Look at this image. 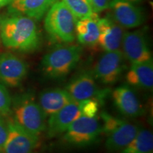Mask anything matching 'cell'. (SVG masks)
<instances>
[{
	"label": "cell",
	"mask_w": 153,
	"mask_h": 153,
	"mask_svg": "<svg viewBox=\"0 0 153 153\" xmlns=\"http://www.w3.org/2000/svg\"><path fill=\"white\" fill-rule=\"evenodd\" d=\"M0 153H1V151H0Z\"/></svg>",
	"instance_id": "cell-28"
},
{
	"label": "cell",
	"mask_w": 153,
	"mask_h": 153,
	"mask_svg": "<svg viewBox=\"0 0 153 153\" xmlns=\"http://www.w3.org/2000/svg\"><path fill=\"white\" fill-rule=\"evenodd\" d=\"M82 116L94 117L97 114L101 104L94 99H85L78 102Z\"/></svg>",
	"instance_id": "cell-23"
},
{
	"label": "cell",
	"mask_w": 153,
	"mask_h": 153,
	"mask_svg": "<svg viewBox=\"0 0 153 153\" xmlns=\"http://www.w3.org/2000/svg\"><path fill=\"white\" fill-rule=\"evenodd\" d=\"M81 116L78 102L74 101L66 105L49 116L46 126L48 137L51 138L65 133L72 122Z\"/></svg>",
	"instance_id": "cell-14"
},
{
	"label": "cell",
	"mask_w": 153,
	"mask_h": 153,
	"mask_svg": "<svg viewBox=\"0 0 153 153\" xmlns=\"http://www.w3.org/2000/svg\"><path fill=\"white\" fill-rule=\"evenodd\" d=\"M114 105L118 111L129 118H137L144 113L140 101L136 93L128 85L120 86L112 92Z\"/></svg>",
	"instance_id": "cell-13"
},
{
	"label": "cell",
	"mask_w": 153,
	"mask_h": 153,
	"mask_svg": "<svg viewBox=\"0 0 153 153\" xmlns=\"http://www.w3.org/2000/svg\"><path fill=\"white\" fill-rule=\"evenodd\" d=\"M126 57L120 50L106 51L96 63L91 71L95 79L104 85L116 83L126 70Z\"/></svg>",
	"instance_id": "cell-7"
},
{
	"label": "cell",
	"mask_w": 153,
	"mask_h": 153,
	"mask_svg": "<svg viewBox=\"0 0 153 153\" xmlns=\"http://www.w3.org/2000/svg\"><path fill=\"white\" fill-rule=\"evenodd\" d=\"M82 54V48L79 45H57L43 56L41 71L49 79H62L74 70Z\"/></svg>",
	"instance_id": "cell-3"
},
{
	"label": "cell",
	"mask_w": 153,
	"mask_h": 153,
	"mask_svg": "<svg viewBox=\"0 0 153 153\" xmlns=\"http://www.w3.org/2000/svg\"><path fill=\"white\" fill-rule=\"evenodd\" d=\"M99 37L98 44L104 51H113L119 50L121 45L124 32L120 26L110 14L99 20Z\"/></svg>",
	"instance_id": "cell-15"
},
{
	"label": "cell",
	"mask_w": 153,
	"mask_h": 153,
	"mask_svg": "<svg viewBox=\"0 0 153 153\" xmlns=\"http://www.w3.org/2000/svg\"><path fill=\"white\" fill-rule=\"evenodd\" d=\"M72 101L73 99L66 89L55 88L42 91L38 104L45 116H51Z\"/></svg>",
	"instance_id": "cell-17"
},
{
	"label": "cell",
	"mask_w": 153,
	"mask_h": 153,
	"mask_svg": "<svg viewBox=\"0 0 153 153\" xmlns=\"http://www.w3.org/2000/svg\"><path fill=\"white\" fill-rule=\"evenodd\" d=\"M55 1L56 0H11L9 11L39 21Z\"/></svg>",
	"instance_id": "cell-16"
},
{
	"label": "cell",
	"mask_w": 153,
	"mask_h": 153,
	"mask_svg": "<svg viewBox=\"0 0 153 153\" xmlns=\"http://www.w3.org/2000/svg\"><path fill=\"white\" fill-rule=\"evenodd\" d=\"M126 78L130 85L145 90H152L153 87L152 59L145 62L132 63Z\"/></svg>",
	"instance_id": "cell-18"
},
{
	"label": "cell",
	"mask_w": 153,
	"mask_h": 153,
	"mask_svg": "<svg viewBox=\"0 0 153 153\" xmlns=\"http://www.w3.org/2000/svg\"><path fill=\"white\" fill-rule=\"evenodd\" d=\"M121 45L124 56L131 63L145 62L152 59L148 41L142 30L124 33Z\"/></svg>",
	"instance_id": "cell-11"
},
{
	"label": "cell",
	"mask_w": 153,
	"mask_h": 153,
	"mask_svg": "<svg viewBox=\"0 0 153 153\" xmlns=\"http://www.w3.org/2000/svg\"><path fill=\"white\" fill-rule=\"evenodd\" d=\"M94 12L99 13L109 7L111 0H89Z\"/></svg>",
	"instance_id": "cell-24"
},
{
	"label": "cell",
	"mask_w": 153,
	"mask_h": 153,
	"mask_svg": "<svg viewBox=\"0 0 153 153\" xmlns=\"http://www.w3.org/2000/svg\"><path fill=\"white\" fill-rule=\"evenodd\" d=\"M77 19L90 16L94 11L89 0H62Z\"/></svg>",
	"instance_id": "cell-21"
},
{
	"label": "cell",
	"mask_w": 153,
	"mask_h": 153,
	"mask_svg": "<svg viewBox=\"0 0 153 153\" xmlns=\"http://www.w3.org/2000/svg\"><path fill=\"white\" fill-rule=\"evenodd\" d=\"M120 153H153L152 133L140 128L133 140Z\"/></svg>",
	"instance_id": "cell-20"
},
{
	"label": "cell",
	"mask_w": 153,
	"mask_h": 153,
	"mask_svg": "<svg viewBox=\"0 0 153 153\" xmlns=\"http://www.w3.org/2000/svg\"><path fill=\"white\" fill-rule=\"evenodd\" d=\"M12 99L9 91L0 82V116L6 117L11 115Z\"/></svg>",
	"instance_id": "cell-22"
},
{
	"label": "cell",
	"mask_w": 153,
	"mask_h": 153,
	"mask_svg": "<svg viewBox=\"0 0 153 153\" xmlns=\"http://www.w3.org/2000/svg\"><path fill=\"white\" fill-rule=\"evenodd\" d=\"M102 133L106 135L105 145L110 152L121 151L133 140L140 127L120 118L114 117L106 112L101 114Z\"/></svg>",
	"instance_id": "cell-5"
},
{
	"label": "cell",
	"mask_w": 153,
	"mask_h": 153,
	"mask_svg": "<svg viewBox=\"0 0 153 153\" xmlns=\"http://www.w3.org/2000/svg\"></svg>",
	"instance_id": "cell-29"
},
{
	"label": "cell",
	"mask_w": 153,
	"mask_h": 153,
	"mask_svg": "<svg viewBox=\"0 0 153 153\" xmlns=\"http://www.w3.org/2000/svg\"><path fill=\"white\" fill-rule=\"evenodd\" d=\"M11 114L15 123L36 137L46 128V116L31 94L15 97L11 102Z\"/></svg>",
	"instance_id": "cell-2"
},
{
	"label": "cell",
	"mask_w": 153,
	"mask_h": 153,
	"mask_svg": "<svg viewBox=\"0 0 153 153\" xmlns=\"http://www.w3.org/2000/svg\"><path fill=\"white\" fill-rule=\"evenodd\" d=\"M28 73L27 64L11 53H0V82L9 87H19Z\"/></svg>",
	"instance_id": "cell-9"
},
{
	"label": "cell",
	"mask_w": 153,
	"mask_h": 153,
	"mask_svg": "<svg viewBox=\"0 0 153 153\" xmlns=\"http://www.w3.org/2000/svg\"><path fill=\"white\" fill-rule=\"evenodd\" d=\"M101 133L102 126L98 118L81 116L68 128L63 139L70 145L84 147L96 142Z\"/></svg>",
	"instance_id": "cell-6"
},
{
	"label": "cell",
	"mask_w": 153,
	"mask_h": 153,
	"mask_svg": "<svg viewBox=\"0 0 153 153\" xmlns=\"http://www.w3.org/2000/svg\"><path fill=\"white\" fill-rule=\"evenodd\" d=\"M66 90L76 102L94 99L101 104H104L105 99L110 92L108 89H99L95 78L90 71L82 72L72 78L67 85Z\"/></svg>",
	"instance_id": "cell-8"
},
{
	"label": "cell",
	"mask_w": 153,
	"mask_h": 153,
	"mask_svg": "<svg viewBox=\"0 0 153 153\" xmlns=\"http://www.w3.org/2000/svg\"><path fill=\"white\" fill-rule=\"evenodd\" d=\"M108 9L112 18L123 28L138 27L145 21L142 9L126 0H111Z\"/></svg>",
	"instance_id": "cell-12"
},
{
	"label": "cell",
	"mask_w": 153,
	"mask_h": 153,
	"mask_svg": "<svg viewBox=\"0 0 153 153\" xmlns=\"http://www.w3.org/2000/svg\"><path fill=\"white\" fill-rule=\"evenodd\" d=\"M11 1V0H0V9L9 4Z\"/></svg>",
	"instance_id": "cell-26"
},
{
	"label": "cell",
	"mask_w": 153,
	"mask_h": 153,
	"mask_svg": "<svg viewBox=\"0 0 153 153\" xmlns=\"http://www.w3.org/2000/svg\"><path fill=\"white\" fill-rule=\"evenodd\" d=\"M99 20L98 14L95 12L90 16L78 19L76 24L75 33L79 43L87 46H95L98 44Z\"/></svg>",
	"instance_id": "cell-19"
},
{
	"label": "cell",
	"mask_w": 153,
	"mask_h": 153,
	"mask_svg": "<svg viewBox=\"0 0 153 153\" xmlns=\"http://www.w3.org/2000/svg\"><path fill=\"white\" fill-rule=\"evenodd\" d=\"M126 1H128L130 2L133 3V4H135V3H139L142 0H126Z\"/></svg>",
	"instance_id": "cell-27"
},
{
	"label": "cell",
	"mask_w": 153,
	"mask_h": 153,
	"mask_svg": "<svg viewBox=\"0 0 153 153\" xmlns=\"http://www.w3.org/2000/svg\"><path fill=\"white\" fill-rule=\"evenodd\" d=\"M77 20L62 1H56L45 14L44 26L52 41L70 43L76 38Z\"/></svg>",
	"instance_id": "cell-4"
},
{
	"label": "cell",
	"mask_w": 153,
	"mask_h": 153,
	"mask_svg": "<svg viewBox=\"0 0 153 153\" xmlns=\"http://www.w3.org/2000/svg\"><path fill=\"white\" fill-rule=\"evenodd\" d=\"M8 135L3 148L4 153H33L37 148L39 137L23 129L11 120L7 123Z\"/></svg>",
	"instance_id": "cell-10"
},
{
	"label": "cell",
	"mask_w": 153,
	"mask_h": 153,
	"mask_svg": "<svg viewBox=\"0 0 153 153\" xmlns=\"http://www.w3.org/2000/svg\"><path fill=\"white\" fill-rule=\"evenodd\" d=\"M0 41L7 48L29 53L39 48L41 35L35 20L9 11L0 15Z\"/></svg>",
	"instance_id": "cell-1"
},
{
	"label": "cell",
	"mask_w": 153,
	"mask_h": 153,
	"mask_svg": "<svg viewBox=\"0 0 153 153\" xmlns=\"http://www.w3.org/2000/svg\"><path fill=\"white\" fill-rule=\"evenodd\" d=\"M8 135V127L7 123H5L1 116H0V151L3 152V148L4 146L6 140Z\"/></svg>",
	"instance_id": "cell-25"
}]
</instances>
